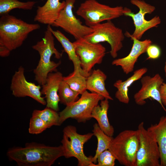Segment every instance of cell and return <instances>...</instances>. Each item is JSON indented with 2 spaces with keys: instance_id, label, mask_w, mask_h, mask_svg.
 I'll return each mask as SVG.
<instances>
[{
  "instance_id": "1",
  "label": "cell",
  "mask_w": 166,
  "mask_h": 166,
  "mask_svg": "<svg viewBox=\"0 0 166 166\" xmlns=\"http://www.w3.org/2000/svg\"><path fill=\"white\" fill-rule=\"evenodd\" d=\"M7 155L20 166H51L63 156L61 145L50 146L35 142L27 143L24 147H16L8 151Z\"/></svg>"
},
{
  "instance_id": "2",
  "label": "cell",
  "mask_w": 166,
  "mask_h": 166,
  "mask_svg": "<svg viewBox=\"0 0 166 166\" xmlns=\"http://www.w3.org/2000/svg\"><path fill=\"white\" fill-rule=\"evenodd\" d=\"M38 24L27 23L8 14L0 18V43L10 51L21 46L31 32L40 29Z\"/></svg>"
},
{
  "instance_id": "3",
  "label": "cell",
  "mask_w": 166,
  "mask_h": 166,
  "mask_svg": "<svg viewBox=\"0 0 166 166\" xmlns=\"http://www.w3.org/2000/svg\"><path fill=\"white\" fill-rule=\"evenodd\" d=\"M52 32L47 26L42 39L32 46L40 55L38 65L34 69L35 80L39 85L42 86L46 82L48 74L53 72H57V68L61 64L60 61L56 63L51 60V57L54 55L55 57L59 59L62 55L54 46V38Z\"/></svg>"
},
{
  "instance_id": "4",
  "label": "cell",
  "mask_w": 166,
  "mask_h": 166,
  "mask_svg": "<svg viewBox=\"0 0 166 166\" xmlns=\"http://www.w3.org/2000/svg\"><path fill=\"white\" fill-rule=\"evenodd\" d=\"M139 144L137 130H126L113 138L109 150L121 164L136 166V154Z\"/></svg>"
},
{
  "instance_id": "5",
  "label": "cell",
  "mask_w": 166,
  "mask_h": 166,
  "mask_svg": "<svg viewBox=\"0 0 166 166\" xmlns=\"http://www.w3.org/2000/svg\"><path fill=\"white\" fill-rule=\"evenodd\" d=\"M61 141L63 156L76 158L78 166H96L92 162V156H87L84 152V145L94 135L93 133L85 134L78 133L76 127L72 125L65 127Z\"/></svg>"
},
{
  "instance_id": "6",
  "label": "cell",
  "mask_w": 166,
  "mask_h": 166,
  "mask_svg": "<svg viewBox=\"0 0 166 166\" xmlns=\"http://www.w3.org/2000/svg\"><path fill=\"white\" fill-rule=\"evenodd\" d=\"M124 11V8L121 6L112 7L96 0H86L80 4L76 13L84 19L86 25L91 27L121 16Z\"/></svg>"
},
{
  "instance_id": "7",
  "label": "cell",
  "mask_w": 166,
  "mask_h": 166,
  "mask_svg": "<svg viewBox=\"0 0 166 166\" xmlns=\"http://www.w3.org/2000/svg\"><path fill=\"white\" fill-rule=\"evenodd\" d=\"M81 95L80 98L72 104L66 106L59 113L60 121L61 124L67 119H75L79 123H85L91 119L93 108L99 102L104 99L102 96L86 90Z\"/></svg>"
},
{
  "instance_id": "8",
  "label": "cell",
  "mask_w": 166,
  "mask_h": 166,
  "mask_svg": "<svg viewBox=\"0 0 166 166\" xmlns=\"http://www.w3.org/2000/svg\"><path fill=\"white\" fill-rule=\"evenodd\" d=\"M91 27L93 30V32L84 39L95 44L107 42L111 47V56L113 58H116L118 52L123 47V42L125 35L122 29L116 26L111 20L99 23Z\"/></svg>"
},
{
  "instance_id": "9",
  "label": "cell",
  "mask_w": 166,
  "mask_h": 166,
  "mask_svg": "<svg viewBox=\"0 0 166 166\" xmlns=\"http://www.w3.org/2000/svg\"><path fill=\"white\" fill-rule=\"evenodd\" d=\"M139 144L136 154V166H160L158 144L152 134L144 126H138Z\"/></svg>"
},
{
  "instance_id": "10",
  "label": "cell",
  "mask_w": 166,
  "mask_h": 166,
  "mask_svg": "<svg viewBox=\"0 0 166 166\" xmlns=\"http://www.w3.org/2000/svg\"><path fill=\"white\" fill-rule=\"evenodd\" d=\"M131 3L139 9L138 12L135 14L131 10L125 7L124 15L131 17L132 19L135 30L132 34L126 32L124 34L126 36H130L140 40L144 34L148 30L156 27L161 23L160 17L156 16L149 20H146L145 16L147 14H151L155 10V7L142 0H131Z\"/></svg>"
},
{
  "instance_id": "11",
  "label": "cell",
  "mask_w": 166,
  "mask_h": 166,
  "mask_svg": "<svg viewBox=\"0 0 166 166\" xmlns=\"http://www.w3.org/2000/svg\"><path fill=\"white\" fill-rule=\"evenodd\" d=\"M65 4L52 26L60 27L76 40L84 38L92 33V28L82 24L74 14L73 9L76 0H65Z\"/></svg>"
},
{
  "instance_id": "12",
  "label": "cell",
  "mask_w": 166,
  "mask_h": 166,
  "mask_svg": "<svg viewBox=\"0 0 166 166\" xmlns=\"http://www.w3.org/2000/svg\"><path fill=\"white\" fill-rule=\"evenodd\" d=\"M73 43L81 67L87 77L94 66L102 63L106 49L100 43H92L84 38L76 40Z\"/></svg>"
},
{
  "instance_id": "13",
  "label": "cell",
  "mask_w": 166,
  "mask_h": 166,
  "mask_svg": "<svg viewBox=\"0 0 166 166\" xmlns=\"http://www.w3.org/2000/svg\"><path fill=\"white\" fill-rule=\"evenodd\" d=\"M41 85L28 81L24 75V69L20 66L13 75L10 89L12 94L15 97H30L40 104L45 105L46 101L42 97L40 91Z\"/></svg>"
},
{
  "instance_id": "14",
  "label": "cell",
  "mask_w": 166,
  "mask_h": 166,
  "mask_svg": "<svg viewBox=\"0 0 166 166\" xmlns=\"http://www.w3.org/2000/svg\"><path fill=\"white\" fill-rule=\"evenodd\" d=\"M164 80L158 73L152 77L146 75L141 78V86L140 89L134 96L136 103L143 105L146 103V100L151 98L157 101L166 112L161 99L160 89Z\"/></svg>"
},
{
  "instance_id": "15",
  "label": "cell",
  "mask_w": 166,
  "mask_h": 166,
  "mask_svg": "<svg viewBox=\"0 0 166 166\" xmlns=\"http://www.w3.org/2000/svg\"><path fill=\"white\" fill-rule=\"evenodd\" d=\"M133 43L129 54L124 57L116 59L113 61V65L121 67L123 72L128 74L134 70L135 65L140 55L146 52L148 47L152 43L149 39L140 41L130 36Z\"/></svg>"
},
{
  "instance_id": "16",
  "label": "cell",
  "mask_w": 166,
  "mask_h": 166,
  "mask_svg": "<svg viewBox=\"0 0 166 166\" xmlns=\"http://www.w3.org/2000/svg\"><path fill=\"white\" fill-rule=\"evenodd\" d=\"M63 77L60 72L50 73L48 75L46 83L42 86L41 92L42 94L45 95L46 107L57 112L59 110L58 90Z\"/></svg>"
},
{
  "instance_id": "17",
  "label": "cell",
  "mask_w": 166,
  "mask_h": 166,
  "mask_svg": "<svg viewBox=\"0 0 166 166\" xmlns=\"http://www.w3.org/2000/svg\"><path fill=\"white\" fill-rule=\"evenodd\" d=\"M60 0H47L43 6H38L34 21L52 26L65 4V1Z\"/></svg>"
},
{
  "instance_id": "18",
  "label": "cell",
  "mask_w": 166,
  "mask_h": 166,
  "mask_svg": "<svg viewBox=\"0 0 166 166\" xmlns=\"http://www.w3.org/2000/svg\"><path fill=\"white\" fill-rule=\"evenodd\" d=\"M147 71V68L143 67L134 71L133 74L125 81L117 80L113 84L114 86L117 89L115 93V97L121 103L128 104L129 101V87L134 82L140 79Z\"/></svg>"
},
{
  "instance_id": "19",
  "label": "cell",
  "mask_w": 166,
  "mask_h": 166,
  "mask_svg": "<svg viewBox=\"0 0 166 166\" xmlns=\"http://www.w3.org/2000/svg\"><path fill=\"white\" fill-rule=\"evenodd\" d=\"M147 130L152 134L158 144L160 166H166V116H162L157 124L151 125Z\"/></svg>"
},
{
  "instance_id": "20",
  "label": "cell",
  "mask_w": 166,
  "mask_h": 166,
  "mask_svg": "<svg viewBox=\"0 0 166 166\" xmlns=\"http://www.w3.org/2000/svg\"><path fill=\"white\" fill-rule=\"evenodd\" d=\"M106 79L107 75L101 69L94 70L87 78L86 89L103 96L105 99L113 100L105 87Z\"/></svg>"
},
{
  "instance_id": "21",
  "label": "cell",
  "mask_w": 166,
  "mask_h": 166,
  "mask_svg": "<svg viewBox=\"0 0 166 166\" xmlns=\"http://www.w3.org/2000/svg\"><path fill=\"white\" fill-rule=\"evenodd\" d=\"M47 26L53 36L61 45L67 54L69 59L72 62L74 65V71L78 72L83 76L87 77L81 67L80 61L76 53L73 43L70 41L59 30H53L50 25H48Z\"/></svg>"
},
{
  "instance_id": "22",
  "label": "cell",
  "mask_w": 166,
  "mask_h": 166,
  "mask_svg": "<svg viewBox=\"0 0 166 166\" xmlns=\"http://www.w3.org/2000/svg\"><path fill=\"white\" fill-rule=\"evenodd\" d=\"M109 107V100L104 99L102 100L100 105H98L93 108L91 117L97 120L100 128L106 135L112 137L114 130L109 122L108 117Z\"/></svg>"
},
{
  "instance_id": "23",
  "label": "cell",
  "mask_w": 166,
  "mask_h": 166,
  "mask_svg": "<svg viewBox=\"0 0 166 166\" xmlns=\"http://www.w3.org/2000/svg\"><path fill=\"white\" fill-rule=\"evenodd\" d=\"M93 133L96 137L98 142L95 154L92 159L93 162L95 164L99 155L104 151L109 149L113 137L106 135L101 129L97 123L93 125Z\"/></svg>"
},
{
  "instance_id": "24",
  "label": "cell",
  "mask_w": 166,
  "mask_h": 166,
  "mask_svg": "<svg viewBox=\"0 0 166 166\" xmlns=\"http://www.w3.org/2000/svg\"><path fill=\"white\" fill-rule=\"evenodd\" d=\"M87 77L79 72L73 71L66 77H63V80L74 91L81 94L86 89Z\"/></svg>"
},
{
  "instance_id": "25",
  "label": "cell",
  "mask_w": 166,
  "mask_h": 166,
  "mask_svg": "<svg viewBox=\"0 0 166 166\" xmlns=\"http://www.w3.org/2000/svg\"><path fill=\"white\" fill-rule=\"evenodd\" d=\"M36 2L34 1L23 2L18 0H0V15L8 14L15 9L31 10Z\"/></svg>"
},
{
  "instance_id": "26",
  "label": "cell",
  "mask_w": 166,
  "mask_h": 166,
  "mask_svg": "<svg viewBox=\"0 0 166 166\" xmlns=\"http://www.w3.org/2000/svg\"><path fill=\"white\" fill-rule=\"evenodd\" d=\"M32 114L37 115L44 122L47 128H49L53 126H60L59 114L53 109L46 107L43 110L35 109Z\"/></svg>"
},
{
  "instance_id": "27",
  "label": "cell",
  "mask_w": 166,
  "mask_h": 166,
  "mask_svg": "<svg viewBox=\"0 0 166 166\" xmlns=\"http://www.w3.org/2000/svg\"><path fill=\"white\" fill-rule=\"evenodd\" d=\"M58 93L60 102L66 106L77 101L79 94L72 89L63 80L60 84Z\"/></svg>"
},
{
  "instance_id": "28",
  "label": "cell",
  "mask_w": 166,
  "mask_h": 166,
  "mask_svg": "<svg viewBox=\"0 0 166 166\" xmlns=\"http://www.w3.org/2000/svg\"><path fill=\"white\" fill-rule=\"evenodd\" d=\"M44 122L38 116L32 114L30 119L29 132L32 134L41 133L47 128Z\"/></svg>"
},
{
  "instance_id": "29",
  "label": "cell",
  "mask_w": 166,
  "mask_h": 166,
  "mask_svg": "<svg viewBox=\"0 0 166 166\" xmlns=\"http://www.w3.org/2000/svg\"><path fill=\"white\" fill-rule=\"evenodd\" d=\"M115 157L109 150H106L101 153L97 158V164L96 166H114Z\"/></svg>"
},
{
  "instance_id": "30",
  "label": "cell",
  "mask_w": 166,
  "mask_h": 166,
  "mask_svg": "<svg viewBox=\"0 0 166 166\" xmlns=\"http://www.w3.org/2000/svg\"><path fill=\"white\" fill-rule=\"evenodd\" d=\"M146 52L148 56V59H157L159 57L160 54V50L159 47L152 44L148 47Z\"/></svg>"
},
{
  "instance_id": "31",
  "label": "cell",
  "mask_w": 166,
  "mask_h": 166,
  "mask_svg": "<svg viewBox=\"0 0 166 166\" xmlns=\"http://www.w3.org/2000/svg\"><path fill=\"white\" fill-rule=\"evenodd\" d=\"M160 93L162 102L166 106V83H163L160 89Z\"/></svg>"
},
{
  "instance_id": "32",
  "label": "cell",
  "mask_w": 166,
  "mask_h": 166,
  "mask_svg": "<svg viewBox=\"0 0 166 166\" xmlns=\"http://www.w3.org/2000/svg\"><path fill=\"white\" fill-rule=\"evenodd\" d=\"M11 51L4 45L0 43V56L1 57H5L8 56Z\"/></svg>"
},
{
  "instance_id": "33",
  "label": "cell",
  "mask_w": 166,
  "mask_h": 166,
  "mask_svg": "<svg viewBox=\"0 0 166 166\" xmlns=\"http://www.w3.org/2000/svg\"><path fill=\"white\" fill-rule=\"evenodd\" d=\"M164 72L165 73V77H166V60H165V65H164Z\"/></svg>"
}]
</instances>
